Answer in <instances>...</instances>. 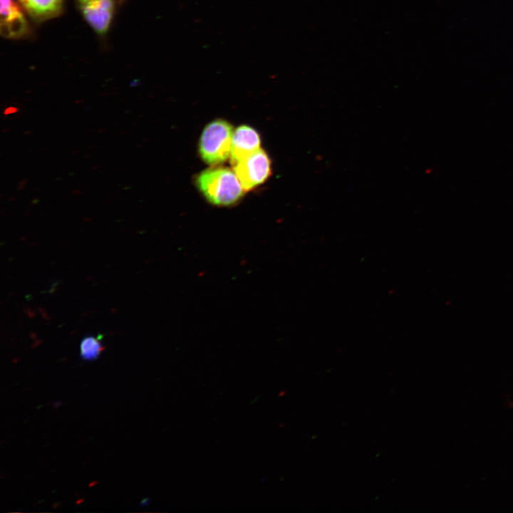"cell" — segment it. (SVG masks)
Returning a JSON list of instances; mask_svg holds the SVG:
<instances>
[{
    "mask_svg": "<svg viewBox=\"0 0 513 513\" xmlns=\"http://www.w3.org/2000/svg\"><path fill=\"white\" fill-rule=\"evenodd\" d=\"M232 167L244 192H249L263 184L271 174V159L261 148Z\"/></svg>",
    "mask_w": 513,
    "mask_h": 513,
    "instance_id": "obj_3",
    "label": "cell"
},
{
    "mask_svg": "<svg viewBox=\"0 0 513 513\" xmlns=\"http://www.w3.org/2000/svg\"><path fill=\"white\" fill-rule=\"evenodd\" d=\"M234 129L225 120L217 119L208 123L202 130L199 152L204 162L217 165L230 157Z\"/></svg>",
    "mask_w": 513,
    "mask_h": 513,
    "instance_id": "obj_2",
    "label": "cell"
},
{
    "mask_svg": "<svg viewBox=\"0 0 513 513\" xmlns=\"http://www.w3.org/2000/svg\"><path fill=\"white\" fill-rule=\"evenodd\" d=\"M1 34L8 38H21L28 32L27 21L14 0H1Z\"/></svg>",
    "mask_w": 513,
    "mask_h": 513,
    "instance_id": "obj_5",
    "label": "cell"
},
{
    "mask_svg": "<svg viewBox=\"0 0 513 513\" xmlns=\"http://www.w3.org/2000/svg\"><path fill=\"white\" fill-rule=\"evenodd\" d=\"M17 110H18V109H17L16 108L9 107V108L5 109L4 113L5 115H9V114H11V113H16Z\"/></svg>",
    "mask_w": 513,
    "mask_h": 513,
    "instance_id": "obj_9",
    "label": "cell"
},
{
    "mask_svg": "<svg viewBox=\"0 0 513 513\" xmlns=\"http://www.w3.org/2000/svg\"><path fill=\"white\" fill-rule=\"evenodd\" d=\"M195 182L204 198L215 206L233 205L244 192L234 170L224 167L214 165L203 170Z\"/></svg>",
    "mask_w": 513,
    "mask_h": 513,
    "instance_id": "obj_1",
    "label": "cell"
},
{
    "mask_svg": "<svg viewBox=\"0 0 513 513\" xmlns=\"http://www.w3.org/2000/svg\"><path fill=\"white\" fill-rule=\"evenodd\" d=\"M101 336H88L85 337L80 345V353L82 359L93 361L97 359L103 351V346L100 339Z\"/></svg>",
    "mask_w": 513,
    "mask_h": 513,
    "instance_id": "obj_8",
    "label": "cell"
},
{
    "mask_svg": "<svg viewBox=\"0 0 513 513\" xmlns=\"http://www.w3.org/2000/svg\"><path fill=\"white\" fill-rule=\"evenodd\" d=\"M261 138L259 133L252 127L243 125L237 128L233 134L230 154V163L233 166L237 162L259 150Z\"/></svg>",
    "mask_w": 513,
    "mask_h": 513,
    "instance_id": "obj_6",
    "label": "cell"
},
{
    "mask_svg": "<svg viewBox=\"0 0 513 513\" xmlns=\"http://www.w3.org/2000/svg\"><path fill=\"white\" fill-rule=\"evenodd\" d=\"M27 13L36 21H45L59 15L63 0H19Z\"/></svg>",
    "mask_w": 513,
    "mask_h": 513,
    "instance_id": "obj_7",
    "label": "cell"
},
{
    "mask_svg": "<svg viewBox=\"0 0 513 513\" xmlns=\"http://www.w3.org/2000/svg\"><path fill=\"white\" fill-rule=\"evenodd\" d=\"M81 13L90 26L98 33L108 31L113 17V0H78Z\"/></svg>",
    "mask_w": 513,
    "mask_h": 513,
    "instance_id": "obj_4",
    "label": "cell"
},
{
    "mask_svg": "<svg viewBox=\"0 0 513 513\" xmlns=\"http://www.w3.org/2000/svg\"><path fill=\"white\" fill-rule=\"evenodd\" d=\"M148 501H149V499H147V498L145 499H144L143 501H142L141 505L144 506V505L147 504H148Z\"/></svg>",
    "mask_w": 513,
    "mask_h": 513,
    "instance_id": "obj_10",
    "label": "cell"
}]
</instances>
